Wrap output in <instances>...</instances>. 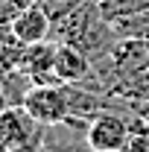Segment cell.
<instances>
[{
  "instance_id": "cell-9",
  "label": "cell",
  "mask_w": 149,
  "mask_h": 152,
  "mask_svg": "<svg viewBox=\"0 0 149 152\" xmlns=\"http://www.w3.org/2000/svg\"><path fill=\"white\" fill-rule=\"evenodd\" d=\"M41 149H44V140H32V143H23V146H18L12 152H41Z\"/></svg>"
},
{
  "instance_id": "cell-10",
  "label": "cell",
  "mask_w": 149,
  "mask_h": 152,
  "mask_svg": "<svg viewBox=\"0 0 149 152\" xmlns=\"http://www.w3.org/2000/svg\"><path fill=\"white\" fill-rule=\"evenodd\" d=\"M0 3H3V0H0Z\"/></svg>"
},
{
  "instance_id": "cell-3",
  "label": "cell",
  "mask_w": 149,
  "mask_h": 152,
  "mask_svg": "<svg viewBox=\"0 0 149 152\" xmlns=\"http://www.w3.org/2000/svg\"><path fill=\"white\" fill-rule=\"evenodd\" d=\"M131 137V126L114 111H102L85 129V143L93 152H126Z\"/></svg>"
},
{
  "instance_id": "cell-5",
  "label": "cell",
  "mask_w": 149,
  "mask_h": 152,
  "mask_svg": "<svg viewBox=\"0 0 149 152\" xmlns=\"http://www.w3.org/2000/svg\"><path fill=\"white\" fill-rule=\"evenodd\" d=\"M9 26H12V35L18 38V44H38V41H47V38L53 35V26H56V20L47 15V9L35 3V6H23L15 18L9 20Z\"/></svg>"
},
{
  "instance_id": "cell-7",
  "label": "cell",
  "mask_w": 149,
  "mask_h": 152,
  "mask_svg": "<svg viewBox=\"0 0 149 152\" xmlns=\"http://www.w3.org/2000/svg\"><path fill=\"white\" fill-rule=\"evenodd\" d=\"M93 6L102 12V18H108L111 23L149 15V0H93Z\"/></svg>"
},
{
  "instance_id": "cell-1",
  "label": "cell",
  "mask_w": 149,
  "mask_h": 152,
  "mask_svg": "<svg viewBox=\"0 0 149 152\" xmlns=\"http://www.w3.org/2000/svg\"><path fill=\"white\" fill-rule=\"evenodd\" d=\"M53 32L61 35V41H67L79 50H85L88 56H93V53H102L111 47L114 23L108 18H102V12L93 6V0H88L76 12H70L67 18L56 20Z\"/></svg>"
},
{
  "instance_id": "cell-6",
  "label": "cell",
  "mask_w": 149,
  "mask_h": 152,
  "mask_svg": "<svg viewBox=\"0 0 149 152\" xmlns=\"http://www.w3.org/2000/svg\"><path fill=\"white\" fill-rule=\"evenodd\" d=\"M53 70H56L61 85H85L93 76V61L88 58L85 50H79L73 44H67V41H58Z\"/></svg>"
},
{
  "instance_id": "cell-8",
  "label": "cell",
  "mask_w": 149,
  "mask_h": 152,
  "mask_svg": "<svg viewBox=\"0 0 149 152\" xmlns=\"http://www.w3.org/2000/svg\"><path fill=\"white\" fill-rule=\"evenodd\" d=\"M82 3H88V0H41V6L47 9V15L53 20H61V18H67L70 12H76Z\"/></svg>"
},
{
  "instance_id": "cell-2",
  "label": "cell",
  "mask_w": 149,
  "mask_h": 152,
  "mask_svg": "<svg viewBox=\"0 0 149 152\" xmlns=\"http://www.w3.org/2000/svg\"><path fill=\"white\" fill-rule=\"evenodd\" d=\"M20 105L44 129L67 126V120H70V99H67L64 85H35L32 82V88L26 91Z\"/></svg>"
},
{
  "instance_id": "cell-4",
  "label": "cell",
  "mask_w": 149,
  "mask_h": 152,
  "mask_svg": "<svg viewBox=\"0 0 149 152\" xmlns=\"http://www.w3.org/2000/svg\"><path fill=\"white\" fill-rule=\"evenodd\" d=\"M44 126H38L29 114L23 111V105H6L0 108V152H12L32 143V140H44Z\"/></svg>"
}]
</instances>
